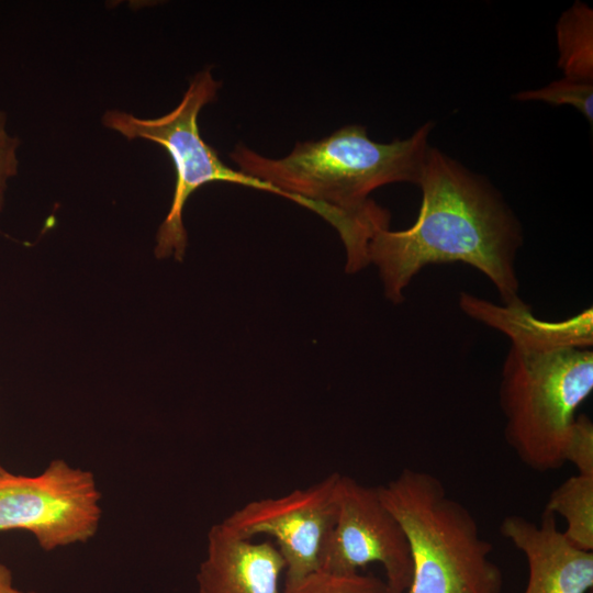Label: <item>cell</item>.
<instances>
[{
	"instance_id": "6da1fadb",
	"label": "cell",
	"mask_w": 593,
	"mask_h": 593,
	"mask_svg": "<svg viewBox=\"0 0 593 593\" xmlns=\"http://www.w3.org/2000/svg\"><path fill=\"white\" fill-rule=\"evenodd\" d=\"M416 221L402 231L377 228L367 262L378 268L384 295L394 304L426 266L462 262L483 273L503 304L523 302L515 270L522 230L501 194L482 177L430 147L418 182Z\"/></svg>"
},
{
	"instance_id": "7a4b0ae2",
	"label": "cell",
	"mask_w": 593,
	"mask_h": 593,
	"mask_svg": "<svg viewBox=\"0 0 593 593\" xmlns=\"http://www.w3.org/2000/svg\"><path fill=\"white\" fill-rule=\"evenodd\" d=\"M433 123L405 139L372 141L365 126L347 125L318 141L296 143L286 157L272 159L237 145L230 158L245 172L288 193L338 232L345 248L360 226H389V213L369 194L389 183L418 182Z\"/></svg>"
},
{
	"instance_id": "3957f363",
	"label": "cell",
	"mask_w": 593,
	"mask_h": 593,
	"mask_svg": "<svg viewBox=\"0 0 593 593\" xmlns=\"http://www.w3.org/2000/svg\"><path fill=\"white\" fill-rule=\"evenodd\" d=\"M377 491L409 541L413 575L406 593H502L493 545L437 477L405 468Z\"/></svg>"
},
{
	"instance_id": "277c9868",
	"label": "cell",
	"mask_w": 593,
	"mask_h": 593,
	"mask_svg": "<svg viewBox=\"0 0 593 593\" xmlns=\"http://www.w3.org/2000/svg\"><path fill=\"white\" fill-rule=\"evenodd\" d=\"M592 390L591 348L511 345L502 367L499 403L505 440L527 468L546 472L566 465L564 446L577 410Z\"/></svg>"
},
{
	"instance_id": "5b68a950",
	"label": "cell",
	"mask_w": 593,
	"mask_h": 593,
	"mask_svg": "<svg viewBox=\"0 0 593 593\" xmlns=\"http://www.w3.org/2000/svg\"><path fill=\"white\" fill-rule=\"evenodd\" d=\"M221 82L210 68L194 75L179 104L167 114L141 119L131 113L108 110L102 124L127 139L144 138L160 145L170 156L176 182L170 209L156 235L155 256L159 259H183L188 237L183 209L190 195L210 182H230L275 193L292 201L280 189L224 164L217 152L204 142L198 118L204 105L214 101Z\"/></svg>"
},
{
	"instance_id": "8992f818",
	"label": "cell",
	"mask_w": 593,
	"mask_h": 593,
	"mask_svg": "<svg viewBox=\"0 0 593 593\" xmlns=\"http://www.w3.org/2000/svg\"><path fill=\"white\" fill-rule=\"evenodd\" d=\"M100 500L91 471L56 458L40 474L0 479V532H29L44 551L85 544L99 529Z\"/></svg>"
},
{
	"instance_id": "52a82bcc",
	"label": "cell",
	"mask_w": 593,
	"mask_h": 593,
	"mask_svg": "<svg viewBox=\"0 0 593 593\" xmlns=\"http://www.w3.org/2000/svg\"><path fill=\"white\" fill-rule=\"evenodd\" d=\"M336 500V519L323 542L318 570L351 574L379 563L388 593H406L413 575L409 541L377 486L339 474Z\"/></svg>"
},
{
	"instance_id": "ba28073f",
	"label": "cell",
	"mask_w": 593,
	"mask_h": 593,
	"mask_svg": "<svg viewBox=\"0 0 593 593\" xmlns=\"http://www.w3.org/2000/svg\"><path fill=\"white\" fill-rule=\"evenodd\" d=\"M339 474L282 496L250 501L222 521L240 538L266 534L276 539L286 563L282 591L318 570L323 542L336 519Z\"/></svg>"
},
{
	"instance_id": "9c48e42d",
	"label": "cell",
	"mask_w": 593,
	"mask_h": 593,
	"mask_svg": "<svg viewBox=\"0 0 593 593\" xmlns=\"http://www.w3.org/2000/svg\"><path fill=\"white\" fill-rule=\"evenodd\" d=\"M500 532L525 557L528 567L523 593H588L593 586V551L572 544L544 513L537 525L521 515L506 516Z\"/></svg>"
},
{
	"instance_id": "30bf717a",
	"label": "cell",
	"mask_w": 593,
	"mask_h": 593,
	"mask_svg": "<svg viewBox=\"0 0 593 593\" xmlns=\"http://www.w3.org/2000/svg\"><path fill=\"white\" fill-rule=\"evenodd\" d=\"M284 569L275 545L240 538L221 522L206 536L205 557L197 573L198 593H282Z\"/></svg>"
},
{
	"instance_id": "8fae6325",
	"label": "cell",
	"mask_w": 593,
	"mask_h": 593,
	"mask_svg": "<svg viewBox=\"0 0 593 593\" xmlns=\"http://www.w3.org/2000/svg\"><path fill=\"white\" fill-rule=\"evenodd\" d=\"M459 305L473 320L505 334L515 347L592 348V307L563 321L548 322L536 317L524 302L497 305L475 295L461 293Z\"/></svg>"
},
{
	"instance_id": "7c38bea8",
	"label": "cell",
	"mask_w": 593,
	"mask_h": 593,
	"mask_svg": "<svg viewBox=\"0 0 593 593\" xmlns=\"http://www.w3.org/2000/svg\"><path fill=\"white\" fill-rule=\"evenodd\" d=\"M544 513L566 522L564 536L577 547L593 551V475L577 473L549 495Z\"/></svg>"
},
{
	"instance_id": "4fadbf2b",
	"label": "cell",
	"mask_w": 593,
	"mask_h": 593,
	"mask_svg": "<svg viewBox=\"0 0 593 593\" xmlns=\"http://www.w3.org/2000/svg\"><path fill=\"white\" fill-rule=\"evenodd\" d=\"M559 66L566 78L592 82V10L575 4L558 24Z\"/></svg>"
},
{
	"instance_id": "5bb4252c",
	"label": "cell",
	"mask_w": 593,
	"mask_h": 593,
	"mask_svg": "<svg viewBox=\"0 0 593 593\" xmlns=\"http://www.w3.org/2000/svg\"><path fill=\"white\" fill-rule=\"evenodd\" d=\"M282 593H388L383 579L373 574H333L317 570Z\"/></svg>"
},
{
	"instance_id": "9a60e30c",
	"label": "cell",
	"mask_w": 593,
	"mask_h": 593,
	"mask_svg": "<svg viewBox=\"0 0 593 593\" xmlns=\"http://www.w3.org/2000/svg\"><path fill=\"white\" fill-rule=\"evenodd\" d=\"M519 101L538 100L555 105L569 104L580 111L590 123L593 121V83L563 78L537 89L514 94Z\"/></svg>"
},
{
	"instance_id": "2e32d148",
	"label": "cell",
	"mask_w": 593,
	"mask_h": 593,
	"mask_svg": "<svg viewBox=\"0 0 593 593\" xmlns=\"http://www.w3.org/2000/svg\"><path fill=\"white\" fill-rule=\"evenodd\" d=\"M564 461L578 473L593 475V423L584 414L577 415L564 446Z\"/></svg>"
},
{
	"instance_id": "e0dca14e",
	"label": "cell",
	"mask_w": 593,
	"mask_h": 593,
	"mask_svg": "<svg viewBox=\"0 0 593 593\" xmlns=\"http://www.w3.org/2000/svg\"><path fill=\"white\" fill-rule=\"evenodd\" d=\"M20 139L7 130V115L0 111V211L4 206L8 180L18 174Z\"/></svg>"
},
{
	"instance_id": "ac0fdd59",
	"label": "cell",
	"mask_w": 593,
	"mask_h": 593,
	"mask_svg": "<svg viewBox=\"0 0 593 593\" xmlns=\"http://www.w3.org/2000/svg\"><path fill=\"white\" fill-rule=\"evenodd\" d=\"M0 593H40L36 591H22L13 583L11 569L0 561Z\"/></svg>"
},
{
	"instance_id": "d6986e66",
	"label": "cell",
	"mask_w": 593,
	"mask_h": 593,
	"mask_svg": "<svg viewBox=\"0 0 593 593\" xmlns=\"http://www.w3.org/2000/svg\"><path fill=\"white\" fill-rule=\"evenodd\" d=\"M10 473H11V472L8 471V470L2 466V463L0 462V479L7 477V475L10 474Z\"/></svg>"
}]
</instances>
